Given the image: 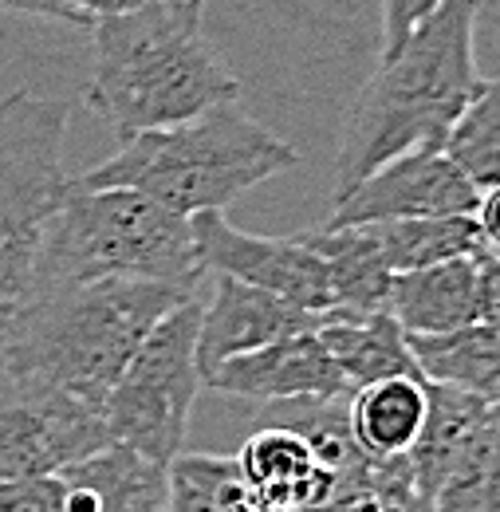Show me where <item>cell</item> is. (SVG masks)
Instances as JSON below:
<instances>
[{"instance_id": "6da1fadb", "label": "cell", "mask_w": 500, "mask_h": 512, "mask_svg": "<svg viewBox=\"0 0 500 512\" xmlns=\"http://www.w3.org/2000/svg\"><path fill=\"white\" fill-rule=\"evenodd\" d=\"M477 16L481 0H441L398 48L382 52L343 123L335 197L406 150L441 146L481 83L473 56Z\"/></svg>"}, {"instance_id": "7a4b0ae2", "label": "cell", "mask_w": 500, "mask_h": 512, "mask_svg": "<svg viewBox=\"0 0 500 512\" xmlns=\"http://www.w3.org/2000/svg\"><path fill=\"white\" fill-rule=\"evenodd\" d=\"M91 40L95 71L83 107L123 142L146 130L178 127L241 95L237 75H229L209 48L201 16L166 0L95 20Z\"/></svg>"}, {"instance_id": "3957f363", "label": "cell", "mask_w": 500, "mask_h": 512, "mask_svg": "<svg viewBox=\"0 0 500 512\" xmlns=\"http://www.w3.org/2000/svg\"><path fill=\"white\" fill-rule=\"evenodd\" d=\"M189 296L197 292L150 280H87L40 292L20 304L4 371L103 414L150 327Z\"/></svg>"}, {"instance_id": "277c9868", "label": "cell", "mask_w": 500, "mask_h": 512, "mask_svg": "<svg viewBox=\"0 0 500 512\" xmlns=\"http://www.w3.org/2000/svg\"><path fill=\"white\" fill-rule=\"evenodd\" d=\"M296 162L292 142L260 127L237 103H221L178 127L126 138L115 158L87 170L75 186H126L182 217H197L225 213L241 193L288 174Z\"/></svg>"}, {"instance_id": "5b68a950", "label": "cell", "mask_w": 500, "mask_h": 512, "mask_svg": "<svg viewBox=\"0 0 500 512\" xmlns=\"http://www.w3.org/2000/svg\"><path fill=\"white\" fill-rule=\"evenodd\" d=\"M87 280H150L201 292L205 268L193 221L126 186L87 190L71 182L48 221L32 296Z\"/></svg>"}, {"instance_id": "8992f818", "label": "cell", "mask_w": 500, "mask_h": 512, "mask_svg": "<svg viewBox=\"0 0 500 512\" xmlns=\"http://www.w3.org/2000/svg\"><path fill=\"white\" fill-rule=\"evenodd\" d=\"M71 115V99L36 91L0 99V300L24 304L32 296L48 221L71 190L63 174Z\"/></svg>"}, {"instance_id": "52a82bcc", "label": "cell", "mask_w": 500, "mask_h": 512, "mask_svg": "<svg viewBox=\"0 0 500 512\" xmlns=\"http://www.w3.org/2000/svg\"><path fill=\"white\" fill-rule=\"evenodd\" d=\"M197 327L201 292L150 327L103 402L107 434L162 465L182 453L193 402L205 386L197 367Z\"/></svg>"}, {"instance_id": "ba28073f", "label": "cell", "mask_w": 500, "mask_h": 512, "mask_svg": "<svg viewBox=\"0 0 500 512\" xmlns=\"http://www.w3.org/2000/svg\"><path fill=\"white\" fill-rule=\"evenodd\" d=\"M103 442L99 410L0 367V477H56Z\"/></svg>"}, {"instance_id": "9c48e42d", "label": "cell", "mask_w": 500, "mask_h": 512, "mask_svg": "<svg viewBox=\"0 0 500 512\" xmlns=\"http://www.w3.org/2000/svg\"><path fill=\"white\" fill-rule=\"evenodd\" d=\"M189 221L205 272L256 284L308 312H331V323L343 320L335 312L331 268L304 237H256L237 229L225 213H197Z\"/></svg>"}, {"instance_id": "30bf717a", "label": "cell", "mask_w": 500, "mask_h": 512, "mask_svg": "<svg viewBox=\"0 0 500 512\" xmlns=\"http://www.w3.org/2000/svg\"><path fill=\"white\" fill-rule=\"evenodd\" d=\"M481 190L445 158L441 146H418L382 162L335 197L327 225H371L402 217H473Z\"/></svg>"}, {"instance_id": "8fae6325", "label": "cell", "mask_w": 500, "mask_h": 512, "mask_svg": "<svg viewBox=\"0 0 500 512\" xmlns=\"http://www.w3.org/2000/svg\"><path fill=\"white\" fill-rule=\"evenodd\" d=\"M323 323H331V312H308L256 284L213 276V292L209 300H201V327H197L201 379H209L233 355H245L300 331H319Z\"/></svg>"}, {"instance_id": "7c38bea8", "label": "cell", "mask_w": 500, "mask_h": 512, "mask_svg": "<svg viewBox=\"0 0 500 512\" xmlns=\"http://www.w3.org/2000/svg\"><path fill=\"white\" fill-rule=\"evenodd\" d=\"M205 386L241 402H331L351 394L319 331H300L233 355L205 379Z\"/></svg>"}, {"instance_id": "4fadbf2b", "label": "cell", "mask_w": 500, "mask_h": 512, "mask_svg": "<svg viewBox=\"0 0 500 512\" xmlns=\"http://www.w3.org/2000/svg\"><path fill=\"white\" fill-rule=\"evenodd\" d=\"M60 477V512H170V465L123 442L71 461Z\"/></svg>"}, {"instance_id": "5bb4252c", "label": "cell", "mask_w": 500, "mask_h": 512, "mask_svg": "<svg viewBox=\"0 0 500 512\" xmlns=\"http://www.w3.org/2000/svg\"><path fill=\"white\" fill-rule=\"evenodd\" d=\"M237 465L264 512H319L339 489L312 442L288 422L256 430L237 453Z\"/></svg>"}, {"instance_id": "9a60e30c", "label": "cell", "mask_w": 500, "mask_h": 512, "mask_svg": "<svg viewBox=\"0 0 500 512\" xmlns=\"http://www.w3.org/2000/svg\"><path fill=\"white\" fill-rule=\"evenodd\" d=\"M481 253L438 260L390 280V312L406 335H449L485 320Z\"/></svg>"}, {"instance_id": "2e32d148", "label": "cell", "mask_w": 500, "mask_h": 512, "mask_svg": "<svg viewBox=\"0 0 500 512\" xmlns=\"http://www.w3.org/2000/svg\"><path fill=\"white\" fill-rule=\"evenodd\" d=\"M430 414V379L426 375H394L378 383L355 386L347 394L351 434L371 457H406L422 438Z\"/></svg>"}, {"instance_id": "e0dca14e", "label": "cell", "mask_w": 500, "mask_h": 512, "mask_svg": "<svg viewBox=\"0 0 500 512\" xmlns=\"http://www.w3.org/2000/svg\"><path fill=\"white\" fill-rule=\"evenodd\" d=\"M418 371L430 383L465 390L500 406V320L473 323L449 335H406Z\"/></svg>"}, {"instance_id": "ac0fdd59", "label": "cell", "mask_w": 500, "mask_h": 512, "mask_svg": "<svg viewBox=\"0 0 500 512\" xmlns=\"http://www.w3.org/2000/svg\"><path fill=\"white\" fill-rule=\"evenodd\" d=\"M315 253L327 260L331 284H335V312L343 320H363L371 312L390 308V272L378 260L375 245L363 225H319L312 233H300Z\"/></svg>"}, {"instance_id": "d6986e66", "label": "cell", "mask_w": 500, "mask_h": 512, "mask_svg": "<svg viewBox=\"0 0 500 512\" xmlns=\"http://www.w3.org/2000/svg\"><path fill=\"white\" fill-rule=\"evenodd\" d=\"M319 339H323L331 363L339 367V375L347 379L351 390L378 383V379H394V375H422L414 363L410 339L390 308L371 312L363 320L323 323Z\"/></svg>"}, {"instance_id": "ffe728a7", "label": "cell", "mask_w": 500, "mask_h": 512, "mask_svg": "<svg viewBox=\"0 0 500 512\" xmlns=\"http://www.w3.org/2000/svg\"><path fill=\"white\" fill-rule=\"evenodd\" d=\"M485 410H489V402H481V398H473L465 390L430 383V414H426L422 438L406 453L410 473L418 481V493L430 501V509H434V497H438L441 481L449 477L457 453L465 449L469 434L477 430V422H481Z\"/></svg>"}, {"instance_id": "44dd1931", "label": "cell", "mask_w": 500, "mask_h": 512, "mask_svg": "<svg viewBox=\"0 0 500 512\" xmlns=\"http://www.w3.org/2000/svg\"><path fill=\"white\" fill-rule=\"evenodd\" d=\"M363 229L390 276L453 256L481 253V233L473 217H402V221H371Z\"/></svg>"}, {"instance_id": "7402d4cb", "label": "cell", "mask_w": 500, "mask_h": 512, "mask_svg": "<svg viewBox=\"0 0 500 512\" xmlns=\"http://www.w3.org/2000/svg\"><path fill=\"white\" fill-rule=\"evenodd\" d=\"M434 512H500V406H489L441 481Z\"/></svg>"}, {"instance_id": "603a6c76", "label": "cell", "mask_w": 500, "mask_h": 512, "mask_svg": "<svg viewBox=\"0 0 500 512\" xmlns=\"http://www.w3.org/2000/svg\"><path fill=\"white\" fill-rule=\"evenodd\" d=\"M170 512H264L237 457L178 453L170 461Z\"/></svg>"}, {"instance_id": "cb8c5ba5", "label": "cell", "mask_w": 500, "mask_h": 512, "mask_svg": "<svg viewBox=\"0 0 500 512\" xmlns=\"http://www.w3.org/2000/svg\"><path fill=\"white\" fill-rule=\"evenodd\" d=\"M445 158L477 186L489 190L500 182V75L481 79L473 99L461 107L453 127L441 138Z\"/></svg>"}, {"instance_id": "d4e9b609", "label": "cell", "mask_w": 500, "mask_h": 512, "mask_svg": "<svg viewBox=\"0 0 500 512\" xmlns=\"http://www.w3.org/2000/svg\"><path fill=\"white\" fill-rule=\"evenodd\" d=\"M319 512H434L418 493L406 457H371V465L335 489V497Z\"/></svg>"}, {"instance_id": "484cf974", "label": "cell", "mask_w": 500, "mask_h": 512, "mask_svg": "<svg viewBox=\"0 0 500 512\" xmlns=\"http://www.w3.org/2000/svg\"><path fill=\"white\" fill-rule=\"evenodd\" d=\"M0 512H60V477H0Z\"/></svg>"}, {"instance_id": "4316f807", "label": "cell", "mask_w": 500, "mask_h": 512, "mask_svg": "<svg viewBox=\"0 0 500 512\" xmlns=\"http://www.w3.org/2000/svg\"><path fill=\"white\" fill-rule=\"evenodd\" d=\"M378 4H382V52H390L414 32V24H422L438 8L441 0H378Z\"/></svg>"}, {"instance_id": "83f0119b", "label": "cell", "mask_w": 500, "mask_h": 512, "mask_svg": "<svg viewBox=\"0 0 500 512\" xmlns=\"http://www.w3.org/2000/svg\"><path fill=\"white\" fill-rule=\"evenodd\" d=\"M473 221H477V233H481V249L500 256V182L489 186V190H481Z\"/></svg>"}, {"instance_id": "f1b7e54d", "label": "cell", "mask_w": 500, "mask_h": 512, "mask_svg": "<svg viewBox=\"0 0 500 512\" xmlns=\"http://www.w3.org/2000/svg\"><path fill=\"white\" fill-rule=\"evenodd\" d=\"M0 12H24V16H48V20H60L71 28H87L91 32V20L63 8L60 0H0Z\"/></svg>"}, {"instance_id": "f546056e", "label": "cell", "mask_w": 500, "mask_h": 512, "mask_svg": "<svg viewBox=\"0 0 500 512\" xmlns=\"http://www.w3.org/2000/svg\"><path fill=\"white\" fill-rule=\"evenodd\" d=\"M481 308H485V320H500V256L481 253Z\"/></svg>"}, {"instance_id": "4dcf8cb0", "label": "cell", "mask_w": 500, "mask_h": 512, "mask_svg": "<svg viewBox=\"0 0 500 512\" xmlns=\"http://www.w3.org/2000/svg\"><path fill=\"white\" fill-rule=\"evenodd\" d=\"M60 4L71 8V12H79V16H87V20L95 24V20H103V16L130 12V8H138V4H146V0H60Z\"/></svg>"}, {"instance_id": "1f68e13d", "label": "cell", "mask_w": 500, "mask_h": 512, "mask_svg": "<svg viewBox=\"0 0 500 512\" xmlns=\"http://www.w3.org/2000/svg\"><path fill=\"white\" fill-rule=\"evenodd\" d=\"M16 316H20V304L0 300V367H4V355H8V343H12V331H16Z\"/></svg>"}, {"instance_id": "d6a6232c", "label": "cell", "mask_w": 500, "mask_h": 512, "mask_svg": "<svg viewBox=\"0 0 500 512\" xmlns=\"http://www.w3.org/2000/svg\"><path fill=\"white\" fill-rule=\"evenodd\" d=\"M166 4H174V8H182V12H193V16H201L209 0H166Z\"/></svg>"}]
</instances>
